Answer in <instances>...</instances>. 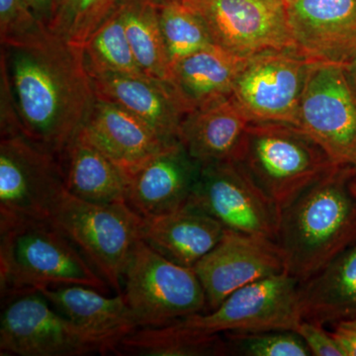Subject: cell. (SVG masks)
<instances>
[{
    "instance_id": "obj_1",
    "label": "cell",
    "mask_w": 356,
    "mask_h": 356,
    "mask_svg": "<svg viewBox=\"0 0 356 356\" xmlns=\"http://www.w3.org/2000/svg\"><path fill=\"white\" fill-rule=\"evenodd\" d=\"M22 132L60 156L86 120L96 96L83 47L51 35L38 46H2Z\"/></svg>"
},
{
    "instance_id": "obj_2",
    "label": "cell",
    "mask_w": 356,
    "mask_h": 356,
    "mask_svg": "<svg viewBox=\"0 0 356 356\" xmlns=\"http://www.w3.org/2000/svg\"><path fill=\"white\" fill-rule=\"evenodd\" d=\"M275 243L304 282L356 243V170L339 163L280 211Z\"/></svg>"
},
{
    "instance_id": "obj_3",
    "label": "cell",
    "mask_w": 356,
    "mask_h": 356,
    "mask_svg": "<svg viewBox=\"0 0 356 356\" xmlns=\"http://www.w3.org/2000/svg\"><path fill=\"white\" fill-rule=\"evenodd\" d=\"M84 285L106 293L108 284L49 220L0 226L2 303L28 293Z\"/></svg>"
},
{
    "instance_id": "obj_4",
    "label": "cell",
    "mask_w": 356,
    "mask_h": 356,
    "mask_svg": "<svg viewBox=\"0 0 356 356\" xmlns=\"http://www.w3.org/2000/svg\"><path fill=\"white\" fill-rule=\"evenodd\" d=\"M280 211L339 165L291 124L250 122L235 161Z\"/></svg>"
},
{
    "instance_id": "obj_5",
    "label": "cell",
    "mask_w": 356,
    "mask_h": 356,
    "mask_svg": "<svg viewBox=\"0 0 356 356\" xmlns=\"http://www.w3.org/2000/svg\"><path fill=\"white\" fill-rule=\"evenodd\" d=\"M49 221L86 257L117 294L140 240L142 217L127 203L98 204L77 198L65 188Z\"/></svg>"
},
{
    "instance_id": "obj_6",
    "label": "cell",
    "mask_w": 356,
    "mask_h": 356,
    "mask_svg": "<svg viewBox=\"0 0 356 356\" xmlns=\"http://www.w3.org/2000/svg\"><path fill=\"white\" fill-rule=\"evenodd\" d=\"M123 294L140 327H158L207 310L193 267L179 266L138 241L124 278Z\"/></svg>"
},
{
    "instance_id": "obj_7",
    "label": "cell",
    "mask_w": 356,
    "mask_h": 356,
    "mask_svg": "<svg viewBox=\"0 0 356 356\" xmlns=\"http://www.w3.org/2000/svg\"><path fill=\"white\" fill-rule=\"evenodd\" d=\"M300 285L301 282L287 271L268 276L236 290L215 310L194 314L172 324L200 336L296 332L303 320Z\"/></svg>"
},
{
    "instance_id": "obj_8",
    "label": "cell",
    "mask_w": 356,
    "mask_h": 356,
    "mask_svg": "<svg viewBox=\"0 0 356 356\" xmlns=\"http://www.w3.org/2000/svg\"><path fill=\"white\" fill-rule=\"evenodd\" d=\"M2 305L1 355L83 356L116 353L113 343L74 324L41 293L20 295Z\"/></svg>"
},
{
    "instance_id": "obj_9",
    "label": "cell",
    "mask_w": 356,
    "mask_h": 356,
    "mask_svg": "<svg viewBox=\"0 0 356 356\" xmlns=\"http://www.w3.org/2000/svg\"><path fill=\"white\" fill-rule=\"evenodd\" d=\"M57 154L24 134L2 136L0 140V226L49 220L65 189Z\"/></svg>"
},
{
    "instance_id": "obj_10",
    "label": "cell",
    "mask_w": 356,
    "mask_h": 356,
    "mask_svg": "<svg viewBox=\"0 0 356 356\" xmlns=\"http://www.w3.org/2000/svg\"><path fill=\"white\" fill-rule=\"evenodd\" d=\"M313 62L295 48L255 54L245 60L232 97L250 122L297 127L300 102Z\"/></svg>"
},
{
    "instance_id": "obj_11",
    "label": "cell",
    "mask_w": 356,
    "mask_h": 356,
    "mask_svg": "<svg viewBox=\"0 0 356 356\" xmlns=\"http://www.w3.org/2000/svg\"><path fill=\"white\" fill-rule=\"evenodd\" d=\"M203 21L213 44L248 58L295 48L284 0H180Z\"/></svg>"
},
{
    "instance_id": "obj_12",
    "label": "cell",
    "mask_w": 356,
    "mask_h": 356,
    "mask_svg": "<svg viewBox=\"0 0 356 356\" xmlns=\"http://www.w3.org/2000/svg\"><path fill=\"white\" fill-rule=\"evenodd\" d=\"M188 203L226 229L275 242L280 210L234 161L201 166Z\"/></svg>"
},
{
    "instance_id": "obj_13",
    "label": "cell",
    "mask_w": 356,
    "mask_h": 356,
    "mask_svg": "<svg viewBox=\"0 0 356 356\" xmlns=\"http://www.w3.org/2000/svg\"><path fill=\"white\" fill-rule=\"evenodd\" d=\"M297 127L324 147L336 163H350L356 154V96L343 65L312 63Z\"/></svg>"
},
{
    "instance_id": "obj_14",
    "label": "cell",
    "mask_w": 356,
    "mask_h": 356,
    "mask_svg": "<svg viewBox=\"0 0 356 356\" xmlns=\"http://www.w3.org/2000/svg\"><path fill=\"white\" fill-rule=\"evenodd\" d=\"M193 269L205 292L208 312L236 290L285 273L286 266L274 241L225 229L220 242Z\"/></svg>"
},
{
    "instance_id": "obj_15",
    "label": "cell",
    "mask_w": 356,
    "mask_h": 356,
    "mask_svg": "<svg viewBox=\"0 0 356 356\" xmlns=\"http://www.w3.org/2000/svg\"><path fill=\"white\" fill-rule=\"evenodd\" d=\"M295 49L314 62L343 65L356 53V0H291Z\"/></svg>"
},
{
    "instance_id": "obj_16",
    "label": "cell",
    "mask_w": 356,
    "mask_h": 356,
    "mask_svg": "<svg viewBox=\"0 0 356 356\" xmlns=\"http://www.w3.org/2000/svg\"><path fill=\"white\" fill-rule=\"evenodd\" d=\"M200 170L179 140L166 145L129 175L128 204L142 217L179 209L188 202Z\"/></svg>"
},
{
    "instance_id": "obj_17",
    "label": "cell",
    "mask_w": 356,
    "mask_h": 356,
    "mask_svg": "<svg viewBox=\"0 0 356 356\" xmlns=\"http://www.w3.org/2000/svg\"><path fill=\"white\" fill-rule=\"evenodd\" d=\"M76 135L128 175L168 145L128 110L97 97Z\"/></svg>"
},
{
    "instance_id": "obj_18",
    "label": "cell",
    "mask_w": 356,
    "mask_h": 356,
    "mask_svg": "<svg viewBox=\"0 0 356 356\" xmlns=\"http://www.w3.org/2000/svg\"><path fill=\"white\" fill-rule=\"evenodd\" d=\"M88 74L96 97L128 110L153 129L163 142L178 140L186 112L168 81L109 72Z\"/></svg>"
},
{
    "instance_id": "obj_19",
    "label": "cell",
    "mask_w": 356,
    "mask_h": 356,
    "mask_svg": "<svg viewBox=\"0 0 356 356\" xmlns=\"http://www.w3.org/2000/svg\"><path fill=\"white\" fill-rule=\"evenodd\" d=\"M225 229L214 218L187 202L166 214L142 217L140 238L170 261L193 267L220 242Z\"/></svg>"
},
{
    "instance_id": "obj_20",
    "label": "cell",
    "mask_w": 356,
    "mask_h": 356,
    "mask_svg": "<svg viewBox=\"0 0 356 356\" xmlns=\"http://www.w3.org/2000/svg\"><path fill=\"white\" fill-rule=\"evenodd\" d=\"M250 123L231 95L185 114L178 140L201 166L234 161Z\"/></svg>"
},
{
    "instance_id": "obj_21",
    "label": "cell",
    "mask_w": 356,
    "mask_h": 356,
    "mask_svg": "<svg viewBox=\"0 0 356 356\" xmlns=\"http://www.w3.org/2000/svg\"><path fill=\"white\" fill-rule=\"evenodd\" d=\"M39 293L74 324L116 346L140 329L123 293L109 297L100 290L84 285L44 288Z\"/></svg>"
},
{
    "instance_id": "obj_22",
    "label": "cell",
    "mask_w": 356,
    "mask_h": 356,
    "mask_svg": "<svg viewBox=\"0 0 356 356\" xmlns=\"http://www.w3.org/2000/svg\"><path fill=\"white\" fill-rule=\"evenodd\" d=\"M245 60L213 44L173 64L168 83L188 113L231 96Z\"/></svg>"
},
{
    "instance_id": "obj_23",
    "label": "cell",
    "mask_w": 356,
    "mask_h": 356,
    "mask_svg": "<svg viewBox=\"0 0 356 356\" xmlns=\"http://www.w3.org/2000/svg\"><path fill=\"white\" fill-rule=\"evenodd\" d=\"M303 320L332 325L356 317V243L300 285Z\"/></svg>"
},
{
    "instance_id": "obj_24",
    "label": "cell",
    "mask_w": 356,
    "mask_h": 356,
    "mask_svg": "<svg viewBox=\"0 0 356 356\" xmlns=\"http://www.w3.org/2000/svg\"><path fill=\"white\" fill-rule=\"evenodd\" d=\"M65 186L77 198L98 204H128L129 175L76 135L58 156Z\"/></svg>"
},
{
    "instance_id": "obj_25",
    "label": "cell",
    "mask_w": 356,
    "mask_h": 356,
    "mask_svg": "<svg viewBox=\"0 0 356 356\" xmlns=\"http://www.w3.org/2000/svg\"><path fill=\"white\" fill-rule=\"evenodd\" d=\"M119 6L140 69L147 76L168 81L170 65L159 24L158 0H120Z\"/></svg>"
},
{
    "instance_id": "obj_26",
    "label": "cell",
    "mask_w": 356,
    "mask_h": 356,
    "mask_svg": "<svg viewBox=\"0 0 356 356\" xmlns=\"http://www.w3.org/2000/svg\"><path fill=\"white\" fill-rule=\"evenodd\" d=\"M116 353L139 356L229 355L222 334L200 336L173 324L158 327H140L122 339Z\"/></svg>"
},
{
    "instance_id": "obj_27",
    "label": "cell",
    "mask_w": 356,
    "mask_h": 356,
    "mask_svg": "<svg viewBox=\"0 0 356 356\" xmlns=\"http://www.w3.org/2000/svg\"><path fill=\"white\" fill-rule=\"evenodd\" d=\"M83 48L88 72L146 76L140 69L129 44L119 3L89 37Z\"/></svg>"
},
{
    "instance_id": "obj_28",
    "label": "cell",
    "mask_w": 356,
    "mask_h": 356,
    "mask_svg": "<svg viewBox=\"0 0 356 356\" xmlns=\"http://www.w3.org/2000/svg\"><path fill=\"white\" fill-rule=\"evenodd\" d=\"M158 13L170 67L214 44L201 18L180 0L158 1Z\"/></svg>"
},
{
    "instance_id": "obj_29",
    "label": "cell",
    "mask_w": 356,
    "mask_h": 356,
    "mask_svg": "<svg viewBox=\"0 0 356 356\" xmlns=\"http://www.w3.org/2000/svg\"><path fill=\"white\" fill-rule=\"evenodd\" d=\"M120 0H53L49 29L67 43L83 47Z\"/></svg>"
},
{
    "instance_id": "obj_30",
    "label": "cell",
    "mask_w": 356,
    "mask_h": 356,
    "mask_svg": "<svg viewBox=\"0 0 356 356\" xmlns=\"http://www.w3.org/2000/svg\"><path fill=\"white\" fill-rule=\"evenodd\" d=\"M229 355L310 356L308 346L296 332H226Z\"/></svg>"
},
{
    "instance_id": "obj_31",
    "label": "cell",
    "mask_w": 356,
    "mask_h": 356,
    "mask_svg": "<svg viewBox=\"0 0 356 356\" xmlns=\"http://www.w3.org/2000/svg\"><path fill=\"white\" fill-rule=\"evenodd\" d=\"M51 35L53 33L37 17L27 0H0L2 46H38Z\"/></svg>"
},
{
    "instance_id": "obj_32",
    "label": "cell",
    "mask_w": 356,
    "mask_h": 356,
    "mask_svg": "<svg viewBox=\"0 0 356 356\" xmlns=\"http://www.w3.org/2000/svg\"><path fill=\"white\" fill-rule=\"evenodd\" d=\"M296 332L305 341L311 355L343 356L331 331L325 330V325L302 320Z\"/></svg>"
},
{
    "instance_id": "obj_33",
    "label": "cell",
    "mask_w": 356,
    "mask_h": 356,
    "mask_svg": "<svg viewBox=\"0 0 356 356\" xmlns=\"http://www.w3.org/2000/svg\"><path fill=\"white\" fill-rule=\"evenodd\" d=\"M332 334L343 356H356V317L332 325Z\"/></svg>"
},
{
    "instance_id": "obj_34",
    "label": "cell",
    "mask_w": 356,
    "mask_h": 356,
    "mask_svg": "<svg viewBox=\"0 0 356 356\" xmlns=\"http://www.w3.org/2000/svg\"><path fill=\"white\" fill-rule=\"evenodd\" d=\"M27 2L37 17L49 28L53 0H27Z\"/></svg>"
},
{
    "instance_id": "obj_35",
    "label": "cell",
    "mask_w": 356,
    "mask_h": 356,
    "mask_svg": "<svg viewBox=\"0 0 356 356\" xmlns=\"http://www.w3.org/2000/svg\"><path fill=\"white\" fill-rule=\"evenodd\" d=\"M343 65L348 83L356 96V53Z\"/></svg>"
},
{
    "instance_id": "obj_36",
    "label": "cell",
    "mask_w": 356,
    "mask_h": 356,
    "mask_svg": "<svg viewBox=\"0 0 356 356\" xmlns=\"http://www.w3.org/2000/svg\"><path fill=\"white\" fill-rule=\"evenodd\" d=\"M350 165L353 166V168L356 170V154L353 156V159H351Z\"/></svg>"
},
{
    "instance_id": "obj_37",
    "label": "cell",
    "mask_w": 356,
    "mask_h": 356,
    "mask_svg": "<svg viewBox=\"0 0 356 356\" xmlns=\"http://www.w3.org/2000/svg\"><path fill=\"white\" fill-rule=\"evenodd\" d=\"M158 1H170V0H158Z\"/></svg>"
},
{
    "instance_id": "obj_38",
    "label": "cell",
    "mask_w": 356,
    "mask_h": 356,
    "mask_svg": "<svg viewBox=\"0 0 356 356\" xmlns=\"http://www.w3.org/2000/svg\"><path fill=\"white\" fill-rule=\"evenodd\" d=\"M284 1L286 2V3H288V2L291 1V0H284Z\"/></svg>"
}]
</instances>
